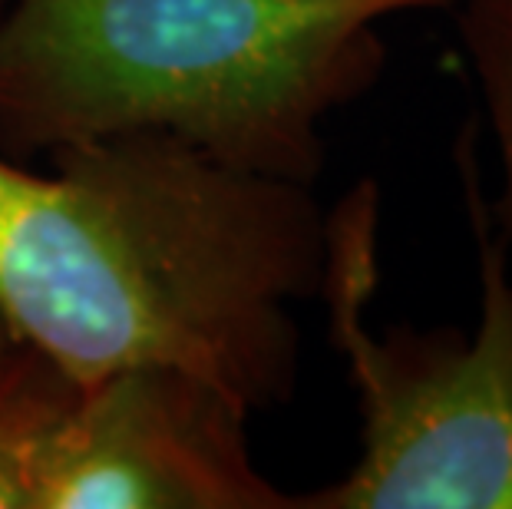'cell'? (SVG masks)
<instances>
[{
  "label": "cell",
  "instance_id": "6da1fadb",
  "mask_svg": "<svg viewBox=\"0 0 512 509\" xmlns=\"http://www.w3.org/2000/svg\"><path fill=\"white\" fill-rule=\"evenodd\" d=\"M0 156V318L80 387L179 367L248 414L291 400L321 295L328 212L314 186L258 176L162 133Z\"/></svg>",
  "mask_w": 512,
  "mask_h": 509
},
{
  "label": "cell",
  "instance_id": "7a4b0ae2",
  "mask_svg": "<svg viewBox=\"0 0 512 509\" xmlns=\"http://www.w3.org/2000/svg\"><path fill=\"white\" fill-rule=\"evenodd\" d=\"M460 0H0V156L162 133L314 186L321 123L377 86L380 20Z\"/></svg>",
  "mask_w": 512,
  "mask_h": 509
},
{
  "label": "cell",
  "instance_id": "3957f363",
  "mask_svg": "<svg viewBox=\"0 0 512 509\" xmlns=\"http://www.w3.org/2000/svg\"><path fill=\"white\" fill-rule=\"evenodd\" d=\"M466 212L479 252V324L370 334L377 291V182L328 212L321 298L331 344L361 404V460L344 480L294 496V509H512V275L479 196L473 129L460 146Z\"/></svg>",
  "mask_w": 512,
  "mask_h": 509
},
{
  "label": "cell",
  "instance_id": "277c9868",
  "mask_svg": "<svg viewBox=\"0 0 512 509\" xmlns=\"http://www.w3.org/2000/svg\"><path fill=\"white\" fill-rule=\"evenodd\" d=\"M248 410L179 367H123L76 391L43 443L30 509H294L255 467Z\"/></svg>",
  "mask_w": 512,
  "mask_h": 509
},
{
  "label": "cell",
  "instance_id": "5b68a950",
  "mask_svg": "<svg viewBox=\"0 0 512 509\" xmlns=\"http://www.w3.org/2000/svg\"><path fill=\"white\" fill-rule=\"evenodd\" d=\"M76 391L80 384L27 344L0 367V509L34 506L43 443L70 410Z\"/></svg>",
  "mask_w": 512,
  "mask_h": 509
},
{
  "label": "cell",
  "instance_id": "8992f818",
  "mask_svg": "<svg viewBox=\"0 0 512 509\" xmlns=\"http://www.w3.org/2000/svg\"><path fill=\"white\" fill-rule=\"evenodd\" d=\"M456 34L483 90L489 126L503 159V196L493 219L509 252L512 272V0H463L456 10Z\"/></svg>",
  "mask_w": 512,
  "mask_h": 509
},
{
  "label": "cell",
  "instance_id": "52a82bcc",
  "mask_svg": "<svg viewBox=\"0 0 512 509\" xmlns=\"http://www.w3.org/2000/svg\"><path fill=\"white\" fill-rule=\"evenodd\" d=\"M20 348V344L14 341V334L7 331V324H4V318H0V367H4L10 357H14V351Z\"/></svg>",
  "mask_w": 512,
  "mask_h": 509
}]
</instances>
